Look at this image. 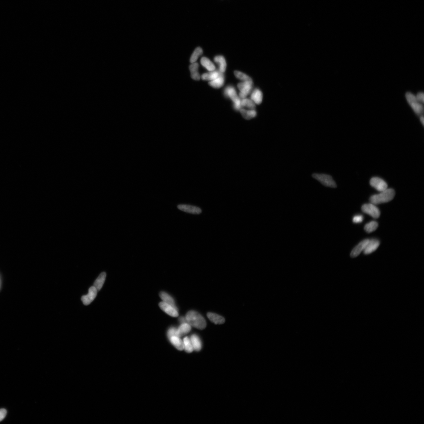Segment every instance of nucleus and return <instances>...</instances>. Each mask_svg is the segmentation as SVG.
I'll return each instance as SVG.
<instances>
[{"label": "nucleus", "instance_id": "obj_1", "mask_svg": "<svg viewBox=\"0 0 424 424\" xmlns=\"http://www.w3.org/2000/svg\"><path fill=\"white\" fill-rule=\"evenodd\" d=\"M397 127L393 125L384 127L379 132V139L381 144L382 154L385 158L397 161L401 158V151L396 144Z\"/></svg>", "mask_w": 424, "mask_h": 424}, {"label": "nucleus", "instance_id": "obj_2", "mask_svg": "<svg viewBox=\"0 0 424 424\" xmlns=\"http://www.w3.org/2000/svg\"><path fill=\"white\" fill-rule=\"evenodd\" d=\"M357 419L369 424H403L402 417L381 410L362 409L355 411Z\"/></svg>", "mask_w": 424, "mask_h": 424}, {"label": "nucleus", "instance_id": "obj_3", "mask_svg": "<svg viewBox=\"0 0 424 424\" xmlns=\"http://www.w3.org/2000/svg\"><path fill=\"white\" fill-rule=\"evenodd\" d=\"M405 106V101L403 97L398 94L393 95L381 114L380 124L384 127L390 125L398 113L402 111Z\"/></svg>", "mask_w": 424, "mask_h": 424}, {"label": "nucleus", "instance_id": "obj_4", "mask_svg": "<svg viewBox=\"0 0 424 424\" xmlns=\"http://www.w3.org/2000/svg\"><path fill=\"white\" fill-rule=\"evenodd\" d=\"M402 129L415 140L424 142V124L421 120L411 114L404 115L401 121Z\"/></svg>", "mask_w": 424, "mask_h": 424}, {"label": "nucleus", "instance_id": "obj_5", "mask_svg": "<svg viewBox=\"0 0 424 424\" xmlns=\"http://www.w3.org/2000/svg\"><path fill=\"white\" fill-rule=\"evenodd\" d=\"M403 156L407 161H424V144L405 149L403 151Z\"/></svg>", "mask_w": 424, "mask_h": 424}, {"label": "nucleus", "instance_id": "obj_6", "mask_svg": "<svg viewBox=\"0 0 424 424\" xmlns=\"http://www.w3.org/2000/svg\"><path fill=\"white\" fill-rule=\"evenodd\" d=\"M417 169L419 170L420 172L424 174V161L419 165H417Z\"/></svg>", "mask_w": 424, "mask_h": 424}]
</instances>
